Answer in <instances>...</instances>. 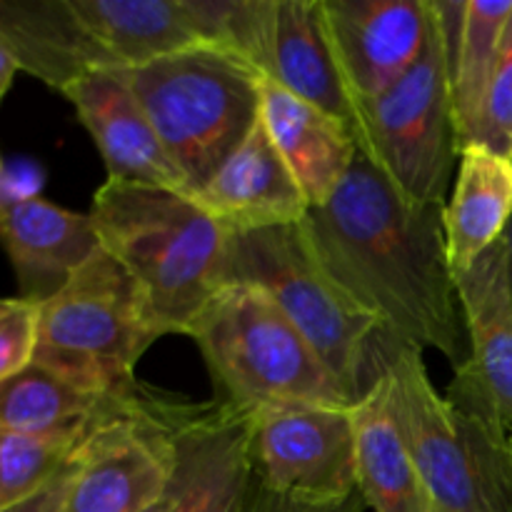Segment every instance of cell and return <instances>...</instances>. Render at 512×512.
I'll list each match as a JSON object with an SVG mask.
<instances>
[{
    "mask_svg": "<svg viewBox=\"0 0 512 512\" xmlns=\"http://www.w3.org/2000/svg\"><path fill=\"white\" fill-rule=\"evenodd\" d=\"M335 283L385 333L458 370L468 333L445 240V205L413 203L358 153L340 188L303 220Z\"/></svg>",
    "mask_w": 512,
    "mask_h": 512,
    "instance_id": "cell-1",
    "label": "cell"
},
{
    "mask_svg": "<svg viewBox=\"0 0 512 512\" xmlns=\"http://www.w3.org/2000/svg\"><path fill=\"white\" fill-rule=\"evenodd\" d=\"M90 220L100 248L143 293L160 335H190L215 293L228 285L230 230L188 193L105 180Z\"/></svg>",
    "mask_w": 512,
    "mask_h": 512,
    "instance_id": "cell-2",
    "label": "cell"
},
{
    "mask_svg": "<svg viewBox=\"0 0 512 512\" xmlns=\"http://www.w3.org/2000/svg\"><path fill=\"white\" fill-rule=\"evenodd\" d=\"M188 338L203 353L220 403L245 410L283 403L353 408L313 345L255 285H223Z\"/></svg>",
    "mask_w": 512,
    "mask_h": 512,
    "instance_id": "cell-4",
    "label": "cell"
},
{
    "mask_svg": "<svg viewBox=\"0 0 512 512\" xmlns=\"http://www.w3.org/2000/svg\"><path fill=\"white\" fill-rule=\"evenodd\" d=\"M358 150L413 203L445 205L460 158L445 35L430 0L428 43L388 93L355 103Z\"/></svg>",
    "mask_w": 512,
    "mask_h": 512,
    "instance_id": "cell-8",
    "label": "cell"
},
{
    "mask_svg": "<svg viewBox=\"0 0 512 512\" xmlns=\"http://www.w3.org/2000/svg\"><path fill=\"white\" fill-rule=\"evenodd\" d=\"M323 13L353 103L388 93L428 43L430 0H323Z\"/></svg>",
    "mask_w": 512,
    "mask_h": 512,
    "instance_id": "cell-13",
    "label": "cell"
},
{
    "mask_svg": "<svg viewBox=\"0 0 512 512\" xmlns=\"http://www.w3.org/2000/svg\"><path fill=\"white\" fill-rule=\"evenodd\" d=\"M512 220V158L483 145L460 150L458 178L445 203V240L453 273L470 268Z\"/></svg>",
    "mask_w": 512,
    "mask_h": 512,
    "instance_id": "cell-21",
    "label": "cell"
},
{
    "mask_svg": "<svg viewBox=\"0 0 512 512\" xmlns=\"http://www.w3.org/2000/svg\"><path fill=\"white\" fill-rule=\"evenodd\" d=\"M510 448H512V438H510Z\"/></svg>",
    "mask_w": 512,
    "mask_h": 512,
    "instance_id": "cell-36",
    "label": "cell"
},
{
    "mask_svg": "<svg viewBox=\"0 0 512 512\" xmlns=\"http://www.w3.org/2000/svg\"><path fill=\"white\" fill-rule=\"evenodd\" d=\"M120 400L125 398L88 393L53 370L30 363L0 383V428L20 433L90 428Z\"/></svg>",
    "mask_w": 512,
    "mask_h": 512,
    "instance_id": "cell-23",
    "label": "cell"
},
{
    "mask_svg": "<svg viewBox=\"0 0 512 512\" xmlns=\"http://www.w3.org/2000/svg\"><path fill=\"white\" fill-rule=\"evenodd\" d=\"M383 368L393 408L425 493L448 512H512V448L503 428L435 390L423 353L380 333L373 373Z\"/></svg>",
    "mask_w": 512,
    "mask_h": 512,
    "instance_id": "cell-3",
    "label": "cell"
},
{
    "mask_svg": "<svg viewBox=\"0 0 512 512\" xmlns=\"http://www.w3.org/2000/svg\"><path fill=\"white\" fill-rule=\"evenodd\" d=\"M265 78L353 128L355 103L330 45L323 0H275Z\"/></svg>",
    "mask_w": 512,
    "mask_h": 512,
    "instance_id": "cell-19",
    "label": "cell"
},
{
    "mask_svg": "<svg viewBox=\"0 0 512 512\" xmlns=\"http://www.w3.org/2000/svg\"><path fill=\"white\" fill-rule=\"evenodd\" d=\"M510 15L512 0H468L460 43L453 50L445 48L460 150L473 143L478 130Z\"/></svg>",
    "mask_w": 512,
    "mask_h": 512,
    "instance_id": "cell-24",
    "label": "cell"
},
{
    "mask_svg": "<svg viewBox=\"0 0 512 512\" xmlns=\"http://www.w3.org/2000/svg\"><path fill=\"white\" fill-rule=\"evenodd\" d=\"M15 73H18V65H15V60L10 58L8 50L0 45V100L5 98V93H8L10 85H13Z\"/></svg>",
    "mask_w": 512,
    "mask_h": 512,
    "instance_id": "cell-31",
    "label": "cell"
},
{
    "mask_svg": "<svg viewBox=\"0 0 512 512\" xmlns=\"http://www.w3.org/2000/svg\"><path fill=\"white\" fill-rule=\"evenodd\" d=\"M425 512H448V510H443V508H440V505H435L433 500L428 498V508H425Z\"/></svg>",
    "mask_w": 512,
    "mask_h": 512,
    "instance_id": "cell-34",
    "label": "cell"
},
{
    "mask_svg": "<svg viewBox=\"0 0 512 512\" xmlns=\"http://www.w3.org/2000/svg\"><path fill=\"white\" fill-rule=\"evenodd\" d=\"M228 283L270 295L358 403L373 385V345L383 325L325 270L303 223L230 233Z\"/></svg>",
    "mask_w": 512,
    "mask_h": 512,
    "instance_id": "cell-6",
    "label": "cell"
},
{
    "mask_svg": "<svg viewBox=\"0 0 512 512\" xmlns=\"http://www.w3.org/2000/svg\"><path fill=\"white\" fill-rule=\"evenodd\" d=\"M115 70H133L165 55L198 48L180 0H70Z\"/></svg>",
    "mask_w": 512,
    "mask_h": 512,
    "instance_id": "cell-22",
    "label": "cell"
},
{
    "mask_svg": "<svg viewBox=\"0 0 512 512\" xmlns=\"http://www.w3.org/2000/svg\"><path fill=\"white\" fill-rule=\"evenodd\" d=\"M40 305L25 298H0V383L35 360Z\"/></svg>",
    "mask_w": 512,
    "mask_h": 512,
    "instance_id": "cell-28",
    "label": "cell"
},
{
    "mask_svg": "<svg viewBox=\"0 0 512 512\" xmlns=\"http://www.w3.org/2000/svg\"><path fill=\"white\" fill-rule=\"evenodd\" d=\"M175 470L165 512H245L253 488V410L165 400Z\"/></svg>",
    "mask_w": 512,
    "mask_h": 512,
    "instance_id": "cell-11",
    "label": "cell"
},
{
    "mask_svg": "<svg viewBox=\"0 0 512 512\" xmlns=\"http://www.w3.org/2000/svg\"><path fill=\"white\" fill-rule=\"evenodd\" d=\"M510 158H512V153H510Z\"/></svg>",
    "mask_w": 512,
    "mask_h": 512,
    "instance_id": "cell-37",
    "label": "cell"
},
{
    "mask_svg": "<svg viewBox=\"0 0 512 512\" xmlns=\"http://www.w3.org/2000/svg\"><path fill=\"white\" fill-rule=\"evenodd\" d=\"M253 478L280 498L343 503L358 488L353 408L283 403L253 410Z\"/></svg>",
    "mask_w": 512,
    "mask_h": 512,
    "instance_id": "cell-10",
    "label": "cell"
},
{
    "mask_svg": "<svg viewBox=\"0 0 512 512\" xmlns=\"http://www.w3.org/2000/svg\"><path fill=\"white\" fill-rule=\"evenodd\" d=\"M165 510H168V495H165V498L160 500V503L155 505V508H150L148 512H165Z\"/></svg>",
    "mask_w": 512,
    "mask_h": 512,
    "instance_id": "cell-33",
    "label": "cell"
},
{
    "mask_svg": "<svg viewBox=\"0 0 512 512\" xmlns=\"http://www.w3.org/2000/svg\"><path fill=\"white\" fill-rule=\"evenodd\" d=\"M375 375L368 393L353 405L360 495L375 512H425L428 493L395 418L390 378L383 368H375Z\"/></svg>",
    "mask_w": 512,
    "mask_h": 512,
    "instance_id": "cell-20",
    "label": "cell"
},
{
    "mask_svg": "<svg viewBox=\"0 0 512 512\" xmlns=\"http://www.w3.org/2000/svg\"><path fill=\"white\" fill-rule=\"evenodd\" d=\"M193 198L230 233L295 225L310 213L298 180L260 120Z\"/></svg>",
    "mask_w": 512,
    "mask_h": 512,
    "instance_id": "cell-16",
    "label": "cell"
},
{
    "mask_svg": "<svg viewBox=\"0 0 512 512\" xmlns=\"http://www.w3.org/2000/svg\"><path fill=\"white\" fill-rule=\"evenodd\" d=\"M63 95L93 138L108 180L188 193L123 70H95L75 80Z\"/></svg>",
    "mask_w": 512,
    "mask_h": 512,
    "instance_id": "cell-14",
    "label": "cell"
},
{
    "mask_svg": "<svg viewBox=\"0 0 512 512\" xmlns=\"http://www.w3.org/2000/svg\"><path fill=\"white\" fill-rule=\"evenodd\" d=\"M163 405L140 388L90 428L75 450L65 512H148L168 495L175 443Z\"/></svg>",
    "mask_w": 512,
    "mask_h": 512,
    "instance_id": "cell-9",
    "label": "cell"
},
{
    "mask_svg": "<svg viewBox=\"0 0 512 512\" xmlns=\"http://www.w3.org/2000/svg\"><path fill=\"white\" fill-rule=\"evenodd\" d=\"M90 428L63 433H20L0 428V508H8L48 485L70 463Z\"/></svg>",
    "mask_w": 512,
    "mask_h": 512,
    "instance_id": "cell-26",
    "label": "cell"
},
{
    "mask_svg": "<svg viewBox=\"0 0 512 512\" xmlns=\"http://www.w3.org/2000/svg\"><path fill=\"white\" fill-rule=\"evenodd\" d=\"M470 145H483L508 158L512 153V15L505 28L488 95H485L478 130Z\"/></svg>",
    "mask_w": 512,
    "mask_h": 512,
    "instance_id": "cell-27",
    "label": "cell"
},
{
    "mask_svg": "<svg viewBox=\"0 0 512 512\" xmlns=\"http://www.w3.org/2000/svg\"><path fill=\"white\" fill-rule=\"evenodd\" d=\"M73 458H70V463L65 465L48 485H43L38 493L8 505V508H0V512H65V498H68L70 475H73Z\"/></svg>",
    "mask_w": 512,
    "mask_h": 512,
    "instance_id": "cell-30",
    "label": "cell"
},
{
    "mask_svg": "<svg viewBox=\"0 0 512 512\" xmlns=\"http://www.w3.org/2000/svg\"><path fill=\"white\" fill-rule=\"evenodd\" d=\"M195 33L208 48L250 65L260 78L268 68L275 0H180Z\"/></svg>",
    "mask_w": 512,
    "mask_h": 512,
    "instance_id": "cell-25",
    "label": "cell"
},
{
    "mask_svg": "<svg viewBox=\"0 0 512 512\" xmlns=\"http://www.w3.org/2000/svg\"><path fill=\"white\" fill-rule=\"evenodd\" d=\"M260 123L310 210L323 208L360 153L353 128L268 78L260 80Z\"/></svg>",
    "mask_w": 512,
    "mask_h": 512,
    "instance_id": "cell-17",
    "label": "cell"
},
{
    "mask_svg": "<svg viewBox=\"0 0 512 512\" xmlns=\"http://www.w3.org/2000/svg\"><path fill=\"white\" fill-rule=\"evenodd\" d=\"M505 245H508V283H510V298H512V220L505 230Z\"/></svg>",
    "mask_w": 512,
    "mask_h": 512,
    "instance_id": "cell-32",
    "label": "cell"
},
{
    "mask_svg": "<svg viewBox=\"0 0 512 512\" xmlns=\"http://www.w3.org/2000/svg\"><path fill=\"white\" fill-rule=\"evenodd\" d=\"M0 45L18 70L60 93L95 70H115L70 0H0Z\"/></svg>",
    "mask_w": 512,
    "mask_h": 512,
    "instance_id": "cell-18",
    "label": "cell"
},
{
    "mask_svg": "<svg viewBox=\"0 0 512 512\" xmlns=\"http://www.w3.org/2000/svg\"><path fill=\"white\" fill-rule=\"evenodd\" d=\"M368 503L360 493H355L353 498L343 500V503H328V505H310V503H298V500L280 498V495L270 493L263 485H258V480L253 478V488H250L248 505L245 512H365Z\"/></svg>",
    "mask_w": 512,
    "mask_h": 512,
    "instance_id": "cell-29",
    "label": "cell"
},
{
    "mask_svg": "<svg viewBox=\"0 0 512 512\" xmlns=\"http://www.w3.org/2000/svg\"><path fill=\"white\" fill-rule=\"evenodd\" d=\"M0 173H3V158H0Z\"/></svg>",
    "mask_w": 512,
    "mask_h": 512,
    "instance_id": "cell-35",
    "label": "cell"
},
{
    "mask_svg": "<svg viewBox=\"0 0 512 512\" xmlns=\"http://www.w3.org/2000/svg\"><path fill=\"white\" fill-rule=\"evenodd\" d=\"M123 73L190 195L218 173L260 120L263 78L208 45Z\"/></svg>",
    "mask_w": 512,
    "mask_h": 512,
    "instance_id": "cell-5",
    "label": "cell"
},
{
    "mask_svg": "<svg viewBox=\"0 0 512 512\" xmlns=\"http://www.w3.org/2000/svg\"><path fill=\"white\" fill-rule=\"evenodd\" d=\"M0 245L20 298L48 303L100 250L90 213H73L40 195L0 200Z\"/></svg>",
    "mask_w": 512,
    "mask_h": 512,
    "instance_id": "cell-15",
    "label": "cell"
},
{
    "mask_svg": "<svg viewBox=\"0 0 512 512\" xmlns=\"http://www.w3.org/2000/svg\"><path fill=\"white\" fill-rule=\"evenodd\" d=\"M468 363L453 375L445 398L483 415L512 438V298L505 235L470 268L455 273Z\"/></svg>",
    "mask_w": 512,
    "mask_h": 512,
    "instance_id": "cell-12",
    "label": "cell"
},
{
    "mask_svg": "<svg viewBox=\"0 0 512 512\" xmlns=\"http://www.w3.org/2000/svg\"><path fill=\"white\" fill-rule=\"evenodd\" d=\"M160 330L128 270L103 248L40 305L33 363L88 393L130 398L143 385L135 365Z\"/></svg>",
    "mask_w": 512,
    "mask_h": 512,
    "instance_id": "cell-7",
    "label": "cell"
}]
</instances>
